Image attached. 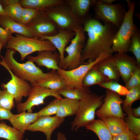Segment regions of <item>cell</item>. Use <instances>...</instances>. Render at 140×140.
Instances as JSON below:
<instances>
[{
	"label": "cell",
	"mask_w": 140,
	"mask_h": 140,
	"mask_svg": "<svg viewBox=\"0 0 140 140\" xmlns=\"http://www.w3.org/2000/svg\"><path fill=\"white\" fill-rule=\"evenodd\" d=\"M112 56L101 60L94 67L109 80L117 82L120 76Z\"/></svg>",
	"instance_id": "20"
},
{
	"label": "cell",
	"mask_w": 140,
	"mask_h": 140,
	"mask_svg": "<svg viewBox=\"0 0 140 140\" xmlns=\"http://www.w3.org/2000/svg\"><path fill=\"white\" fill-rule=\"evenodd\" d=\"M64 121V118L56 116L40 117L31 124L27 130L33 132H41L45 134L46 140H51L53 132L60 127Z\"/></svg>",
	"instance_id": "16"
},
{
	"label": "cell",
	"mask_w": 140,
	"mask_h": 140,
	"mask_svg": "<svg viewBox=\"0 0 140 140\" xmlns=\"http://www.w3.org/2000/svg\"><path fill=\"white\" fill-rule=\"evenodd\" d=\"M46 11L59 28L74 32L83 25V22L73 13L65 1L63 3L51 7Z\"/></svg>",
	"instance_id": "6"
},
{
	"label": "cell",
	"mask_w": 140,
	"mask_h": 140,
	"mask_svg": "<svg viewBox=\"0 0 140 140\" xmlns=\"http://www.w3.org/2000/svg\"><path fill=\"white\" fill-rule=\"evenodd\" d=\"M137 135L129 130L113 137L112 140H135Z\"/></svg>",
	"instance_id": "38"
},
{
	"label": "cell",
	"mask_w": 140,
	"mask_h": 140,
	"mask_svg": "<svg viewBox=\"0 0 140 140\" xmlns=\"http://www.w3.org/2000/svg\"><path fill=\"white\" fill-rule=\"evenodd\" d=\"M59 94L67 98L80 101L92 93L88 87H83L81 88L65 86L58 91Z\"/></svg>",
	"instance_id": "27"
},
{
	"label": "cell",
	"mask_w": 140,
	"mask_h": 140,
	"mask_svg": "<svg viewBox=\"0 0 140 140\" xmlns=\"http://www.w3.org/2000/svg\"><path fill=\"white\" fill-rule=\"evenodd\" d=\"M125 85V87L128 90L140 86V66L137 67Z\"/></svg>",
	"instance_id": "37"
},
{
	"label": "cell",
	"mask_w": 140,
	"mask_h": 140,
	"mask_svg": "<svg viewBox=\"0 0 140 140\" xmlns=\"http://www.w3.org/2000/svg\"><path fill=\"white\" fill-rule=\"evenodd\" d=\"M24 134L13 127L7 125L4 122L0 123V138L7 140H23Z\"/></svg>",
	"instance_id": "29"
},
{
	"label": "cell",
	"mask_w": 140,
	"mask_h": 140,
	"mask_svg": "<svg viewBox=\"0 0 140 140\" xmlns=\"http://www.w3.org/2000/svg\"><path fill=\"white\" fill-rule=\"evenodd\" d=\"M35 86H41L58 91L66 86L63 79L58 73L57 71L55 70H52L50 72L48 73L46 76Z\"/></svg>",
	"instance_id": "22"
},
{
	"label": "cell",
	"mask_w": 140,
	"mask_h": 140,
	"mask_svg": "<svg viewBox=\"0 0 140 140\" xmlns=\"http://www.w3.org/2000/svg\"><path fill=\"white\" fill-rule=\"evenodd\" d=\"M95 18L104 24L113 25L118 29L121 26L126 12L122 3L107 4L101 0H96L93 5Z\"/></svg>",
	"instance_id": "7"
},
{
	"label": "cell",
	"mask_w": 140,
	"mask_h": 140,
	"mask_svg": "<svg viewBox=\"0 0 140 140\" xmlns=\"http://www.w3.org/2000/svg\"><path fill=\"white\" fill-rule=\"evenodd\" d=\"M4 47V44L2 40L0 39V52L2 48V47Z\"/></svg>",
	"instance_id": "46"
},
{
	"label": "cell",
	"mask_w": 140,
	"mask_h": 140,
	"mask_svg": "<svg viewBox=\"0 0 140 140\" xmlns=\"http://www.w3.org/2000/svg\"><path fill=\"white\" fill-rule=\"evenodd\" d=\"M1 65L8 71L11 77L6 83L2 84V88L6 89L12 95L16 104L21 102L23 97L28 96L32 86L28 82L15 75L6 66Z\"/></svg>",
	"instance_id": "13"
},
{
	"label": "cell",
	"mask_w": 140,
	"mask_h": 140,
	"mask_svg": "<svg viewBox=\"0 0 140 140\" xmlns=\"http://www.w3.org/2000/svg\"><path fill=\"white\" fill-rule=\"evenodd\" d=\"M131 108L124 110L128 115V116L124 118L125 121L129 130L138 135L140 134V118L136 117L132 115Z\"/></svg>",
	"instance_id": "33"
},
{
	"label": "cell",
	"mask_w": 140,
	"mask_h": 140,
	"mask_svg": "<svg viewBox=\"0 0 140 140\" xmlns=\"http://www.w3.org/2000/svg\"><path fill=\"white\" fill-rule=\"evenodd\" d=\"M104 102L96 113L100 119L110 116H116L123 119L125 115L122 111L121 105L124 100L117 93L110 90L106 91Z\"/></svg>",
	"instance_id": "12"
},
{
	"label": "cell",
	"mask_w": 140,
	"mask_h": 140,
	"mask_svg": "<svg viewBox=\"0 0 140 140\" xmlns=\"http://www.w3.org/2000/svg\"><path fill=\"white\" fill-rule=\"evenodd\" d=\"M104 97L91 93L79 101L78 111L71 123L72 130L76 131L80 128L86 127L95 120L96 110L102 105Z\"/></svg>",
	"instance_id": "5"
},
{
	"label": "cell",
	"mask_w": 140,
	"mask_h": 140,
	"mask_svg": "<svg viewBox=\"0 0 140 140\" xmlns=\"http://www.w3.org/2000/svg\"><path fill=\"white\" fill-rule=\"evenodd\" d=\"M112 58L120 77L125 84L139 65L135 57L126 53L117 52Z\"/></svg>",
	"instance_id": "15"
},
{
	"label": "cell",
	"mask_w": 140,
	"mask_h": 140,
	"mask_svg": "<svg viewBox=\"0 0 140 140\" xmlns=\"http://www.w3.org/2000/svg\"><path fill=\"white\" fill-rule=\"evenodd\" d=\"M129 90V92L125 95V98L123 103L124 110L131 108L132 104L140 99V86L133 88Z\"/></svg>",
	"instance_id": "32"
},
{
	"label": "cell",
	"mask_w": 140,
	"mask_h": 140,
	"mask_svg": "<svg viewBox=\"0 0 140 140\" xmlns=\"http://www.w3.org/2000/svg\"><path fill=\"white\" fill-rule=\"evenodd\" d=\"M27 58L28 60L36 63L38 66L45 67L48 69L57 71L60 69L59 67L60 56L56 51L45 50L39 52L36 56H29Z\"/></svg>",
	"instance_id": "17"
},
{
	"label": "cell",
	"mask_w": 140,
	"mask_h": 140,
	"mask_svg": "<svg viewBox=\"0 0 140 140\" xmlns=\"http://www.w3.org/2000/svg\"><path fill=\"white\" fill-rule=\"evenodd\" d=\"M64 2V0H20L19 4L23 8H32L43 11Z\"/></svg>",
	"instance_id": "25"
},
{
	"label": "cell",
	"mask_w": 140,
	"mask_h": 140,
	"mask_svg": "<svg viewBox=\"0 0 140 140\" xmlns=\"http://www.w3.org/2000/svg\"><path fill=\"white\" fill-rule=\"evenodd\" d=\"M96 0H65L73 13L84 21L89 17L88 15L90 8Z\"/></svg>",
	"instance_id": "19"
},
{
	"label": "cell",
	"mask_w": 140,
	"mask_h": 140,
	"mask_svg": "<svg viewBox=\"0 0 140 140\" xmlns=\"http://www.w3.org/2000/svg\"><path fill=\"white\" fill-rule=\"evenodd\" d=\"M26 26L34 37L38 38L43 36L54 35L59 31V28L48 16L46 10L40 11Z\"/></svg>",
	"instance_id": "11"
},
{
	"label": "cell",
	"mask_w": 140,
	"mask_h": 140,
	"mask_svg": "<svg viewBox=\"0 0 140 140\" xmlns=\"http://www.w3.org/2000/svg\"><path fill=\"white\" fill-rule=\"evenodd\" d=\"M26 140H27V139H26Z\"/></svg>",
	"instance_id": "47"
},
{
	"label": "cell",
	"mask_w": 140,
	"mask_h": 140,
	"mask_svg": "<svg viewBox=\"0 0 140 140\" xmlns=\"http://www.w3.org/2000/svg\"><path fill=\"white\" fill-rule=\"evenodd\" d=\"M50 96L59 99L62 98L57 91L39 86H32L26 100L16 104L17 110L19 113L26 111L32 113L33 107L44 104L45 99Z\"/></svg>",
	"instance_id": "10"
},
{
	"label": "cell",
	"mask_w": 140,
	"mask_h": 140,
	"mask_svg": "<svg viewBox=\"0 0 140 140\" xmlns=\"http://www.w3.org/2000/svg\"><path fill=\"white\" fill-rule=\"evenodd\" d=\"M74 32L75 34L74 37L65 50L67 55L64 59V69H72L81 64L82 51L86 43V38L82 26Z\"/></svg>",
	"instance_id": "9"
},
{
	"label": "cell",
	"mask_w": 140,
	"mask_h": 140,
	"mask_svg": "<svg viewBox=\"0 0 140 140\" xmlns=\"http://www.w3.org/2000/svg\"><path fill=\"white\" fill-rule=\"evenodd\" d=\"M101 119L105 123L113 137L129 130L125 121L120 117L110 116Z\"/></svg>",
	"instance_id": "23"
},
{
	"label": "cell",
	"mask_w": 140,
	"mask_h": 140,
	"mask_svg": "<svg viewBox=\"0 0 140 140\" xmlns=\"http://www.w3.org/2000/svg\"><path fill=\"white\" fill-rule=\"evenodd\" d=\"M94 132L100 140H112L113 137L104 122L101 119L94 120L86 126Z\"/></svg>",
	"instance_id": "26"
},
{
	"label": "cell",
	"mask_w": 140,
	"mask_h": 140,
	"mask_svg": "<svg viewBox=\"0 0 140 140\" xmlns=\"http://www.w3.org/2000/svg\"><path fill=\"white\" fill-rule=\"evenodd\" d=\"M126 1L128 9L114 38L112 47L113 53H126L128 52L131 36L137 29L134 21L135 2L129 0Z\"/></svg>",
	"instance_id": "3"
},
{
	"label": "cell",
	"mask_w": 140,
	"mask_h": 140,
	"mask_svg": "<svg viewBox=\"0 0 140 140\" xmlns=\"http://www.w3.org/2000/svg\"><path fill=\"white\" fill-rule=\"evenodd\" d=\"M20 0H0L2 5L4 6L13 4L19 3Z\"/></svg>",
	"instance_id": "42"
},
{
	"label": "cell",
	"mask_w": 140,
	"mask_h": 140,
	"mask_svg": "<svg viewBox=\"0 0 140 140\" xmlns=\"http://www.w3.org/2000/svg\"><path fill=\"white\" fill-rule=\"evenodd\" d=\"M16 51L7 48L4 57H1L0 64L6 66L15 75L28 82L32 86H35L46 76L47 73H44L31 61L28 60L24 63L18 62L14 57Z\"/></svg>",
	"instance_id": "2"
},
{
	"label": "cell",
	"mask_w": 140,
	"mask_h": 140,
	"mask_svg": "<svg viewBox=\"0 0 140 140\" xmlns=\"http://www.w3.org/2000/svg\"><path fill=\"white\" fill-rule=\"evenodd\" d=\"M13 33L10 31L6 30L0 26V39L4 44V47H5L7 41Z\"/></svg>",
	"instance_id": "41"
},
{
	"label": "cell",
	"mask_w": 140,
	"mask_h": 140,
	"mask_svg": "<svg viewBox=\"0 0 140 140\" xmlns=\"http://www.w3.org/2000/svg\"><path fill=\"white\" fill-rule=\"evenodd\" d=\"M82 26L88 38L82 51L81 64L87 60V63L93 61L104 51H113V40L118 30L116 27L89 17L84 21Z\"/></svg>",
	"instance_id": "1"
},
{
	"label": "cell",
	"mask_w": 140,
	"mask_h": 140,
	"mask_svg": "<svg viewBox=\"0 0 140 140\" xmlns=\"http://www.w3.org/2000/svg\"><path fill=\"white\" fill-rule=\"evenodd\" d=\"M109 81L94 66L91 68L86 74L82 81L83 86L88 87L99 84Z\"/></svg>",
	"instance_id": "28"
},
{
	"label": "cell",
	"mask_w": 140,
	"mask_h": 140,
	"mask_svg": "<svg viewBox=\"0 0 140 140\" xmlns=\"http://www.w3.org/2000/svg\"><path fill=\"white\" fill-rule=\"evenodd\" d=\"M75 32L59 28L57 34L52 36H43L39 39L50 41L57 49L60 58L59 67L60 69H64V53L65 49L68 43L73 38Z\"/></svg>",
	"instance_id": "14"
},
{
	"label": "cell",
	"mask_w": 140,
	"mask_h": 140,
	"mask_svg": "<svg viewBox=\"0 0 140 140\" xmlns=\"http://www.w3.org/2000/svg\"><path fill=\"white\" fill-rule=\"evenodd\" d=\"M29 8L27 15L22 19L20 23L26 25L34 19L41 11L35 9Z\"/></svg>",
	"instance_id": "39"
},
{
	"label": "cell",
	"mask_w": 140,
	"mask_h": 140,
	"mask_svg": "<svg viewBox=\"0 0 140 140\" xmlns=\"http://www.w3.org/2000/svg\"><path fill=\"white\" fill-rule=\"evenodd\" d=\"M6 16L3 6L0 2V16Z\"/></svg>",
	"instance_id": "45"
},
{
	"label": "cell",
	"mask_w": 140,
	"mask_h": 140,
	"mask_svg": "<svg viewBox=\"0 0 140 140\" xmlns=\"http://www.w3.org/2000/svg\"><path fill=\"white\" fill-rule=\"evenodd\" d=\"M131 113L132 115L134 117L140 118V106L136 108H131Z\"/></svg>",
	"instance_id": "43"
},
{
	"label": "cell",
	"mask_w": 140,
	"mask_h": 140,
	"mask_svg": "<svg viewBox=\"0 0 140 140\" xmlns=\"http://www.w3.org/2000/svg\"><path fill=\"white\" fill-rule=\"evenodd\" d=\"M13 114L11 112V110L0 106V120H9Z\"/></svg>",
	"instance_id": "40"
},
{
	"label": "cell",
	"mask_w": 140,
	"mask_h": 140,
	"mask_svg": "<svg viewBox=\"0 0 140 140\" xmlns=\"http://www.w3.org/2000/svg\"><path fill=\"white\" fill-rule=\"evenodd\" d=\"M128 52L134 55L138 64L140 65V32L138 29L132 34Z\"/></svg>",
	"instance_id": "30"
},
{
	"label": "cell",
	"mask_w": 140,
	"mask_h": 140,
	"mask_svg": "<svg viewBox=\"0 0 140 140\" xmlns=\"http://www.w3.org/2000/svg\"><path fill=\"white\" fill-rule=\"evenodd\" d=\"M14 98L12 95L5 89L0 90V106L12 109L15 106Z\"/></svg>",
	"instance_id": "36"
},
{
	"label": "cell",
	"mask_w": 140,
	"mask_h": 140,
	"mask_svg": "<svg viewBox=\"0 0 140 140\" xmlns=\"http://www.w3.org/2000/svg\"><path fill=\"white\" fill-rule=\"evenodd\" d=\"M39 118L37 112L24 111L17 114H13L9 121L13 127L24 134L29 126Z\"/></svg>",
	"instance_id": "18"
},
{
	"label": "cell",
	"mask_w": 140,
	"mask_h": 140,
	"mask_svg": "<svg viewBox=\"0 0 140 140\" xmlns=\"http://www.w3.org/2000/svg\"><path fill=\"white\" fill-rule=\"evenodd\" d=\"M61 99L55 98L50 102L46 106L37 112L39 118L56 115L58 111Z\"/></svg>",
	"instance_id": "35"
},
{
	"label": "cell",
	"mask_w": 140,
	"mask_h": 140,
	"mask_svg": "<svg viewBox=\"0 0 140 140\" xmlns=\"http://www.w3.org/2000/svg\"><path fill=\"white\" fill-rule=\"evenodd\" d=\"M99 85L102 87L116 93L120 96H125L129 92V90L125 86L114 81L109 80Z\"/></svg>",
	"instance_id": "34"
},
{
	"label": "cell",
	"mask_w": 140,
	"mask_h": 140,
	"mask_svg": "<svg viewBox=\"0 0 140 140\" xmlns=\"http://www.w3.org/2000/svg\"><path fill=\"white\" fill-rule=\"evenodd\" d=\"M0 26L12 33H16L26 37L34 38L26 25L16 21L7 16H0Z\"/></svg>",
	"instance_id": "21"
},
{
	"label": "cell",
	"mask_w": 140,
	"mask_h": 140,
	"mask_svg": "<svg viewBox=\"0 0 140 140\" xmlns=\"http://www.w3.org/2000/svg\"><path fill=\"white\" fill-rule=\"evenodd\" d=\"M113 54L111 51H105L93 61L80 65L72 69H60L57 72L64 80L66 86L81 88L83 87L82 83L83 80L88 71L98 62L112 57Z\"/></svg>",
	"instance_id": "8"
},
{
	"label": "cell",
	"mask_w": 140,
	"mask_h": 140,
	"mask_svg": "<svg viewBox=\"0 0 140 140\" xmlns=\"http://www.w3.org/2000/svg\"><path fill=\"white\" fill-rule=\"evenodd\" d=\"M79 101L67 98H62L60 100L57 116L64 118L65 117L75 115L78 111Z\"/></svg>",
	"instance_id": "24"
},
{
	"label": "cell",
	"mask_w": 140,
	"mask_h": 140,
	"mask_svg": "<svg viewBox=\"0 0 140 140\" xmlns=\"http://www.w3.org/2000/svg\"><path fill=\"white\" fill-rule=\"evenodd\" d=\"M57 140H67L65 135L62 132H58L57 135Z\"/></svg>",
	"instance_id": "44"
},
{
	"label": "cell",
	"mask_w": 140,
	"mask_h": 140,
	"mask_svg": "<svg viewBox=\"0 0 140 140\" xmlns=\"http://www.w3.org/2000/svg\"><path fill=\"white\" fill-rule=\"evenodd\" d=\"M7 16L18 22L21 18L23 8L19 3L3 7Z\"/></svg>",
	"instance_id": "31"
},
{
	"label": "cell",
	"mask_w": 140,
	"mask_h": 140,
	"mask_svg": "<svg viewBox=\"0 0 140 140\" xmlns=\"http://www.w3.org/2000/svg\"><path fill=\"white\" fill-rule=\"evenodd\" d=\"M15 35L9 38L5 47L18 52L20 55L21 61L24 60L28 55L35 52L56 50L52 44L47 40L27 37L18 34Z\"/></svg>",
	"instance_id": "4"
}]
</instances>
